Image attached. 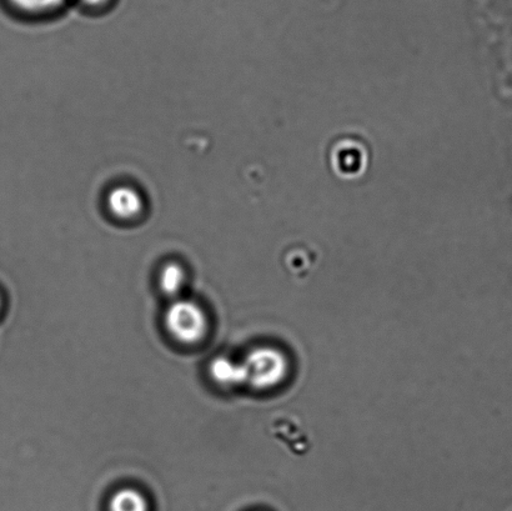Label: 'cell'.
Segmentation results:
<instances>
[{
  "mask_svg": "<svg viewBox=\"0 0 512 511\" xmlns=\"http://www.w3.org/2000/svg\"><path fill=\"white\" fill-rule=\"evenodd\" d=\"M164 322L169 334L183 344L198 343L208 332L207 315L192 300L180 299L170 305Z\"/></svg>",
  "mask_w": 512,
  "mask_h": 511,
  "instance_id": "6da1fadb",
  "label": "cell"
},
{
  "mask_svg": "<svg viewBox=\"0 0 512 511\" xmlns=\"http://www.w3.org/2000/svg\"><path fill=\"white\" fill-rule=\"evenodd\" d=\"M247 383L256 388H268L283 377V358L271 349H255L243 363Z\"/></svg>",
  "mask_w": 512,
  "mask_h": 511,
  "instance_id": "7a4b0ae2",
  "label": "cell"
},
{
  "mask_svg": "<svg viewBox=\"0 0 512 511\" xmlns=\"http://www.w3.org/2000/svg\"><path fill=\"white\" fill-rule=\"evenodd\" d=\"M107 207L114 218L129 222L142 215L144 199L137 189L129 185H119L110 190L107 197Z\"/></svg>",
  "mask_w": 512,
  "mask_h": 511,
  "instance_id": "3957f363",
  "label": "cell"
},
{
  "mask_svg": "<svg viewBox=\"0 0 512 511\" xmlns=\"http://www.w3.org/2000/svg\"><path fill=\"white\" fill-rule=\"evenodd\" d=\"M210 375L215 383L222 387H237L247 383L243 363L234 362L227 357L215 358L210 364Z\"/></svg>",
  "mask_w": 512,
  "mask_h": 511,
  "instance_id": "277c9868",
  "label": "cell"
},
{
  "mask_svg": "<svg viewBox=\"0 0 512 511\" xmlns=\"http://www.w3.org/2000/svg\"><path fill=\"white\" fill-rule=\"evenodd\" d=\"M187 274L182 265L172 262L165 264L159 274V285L168 297H175L184 288Z\"/></svg>",
  "mask_w": 512,
  "mask_h": 511,
  "instance_id": "5b68a950",
  "label": "cell"
},
{
  "mask_svg": "<svg viewBox=\"0 0 512 511\" xmlns=\"http://www.w3.org/2000/svg\"><path fill=\"white\" fill-rule=\"evenodd\" d=\"M110 511H148V502L138 490L124 488L118 490L110 500Z\"/></svg>",
  "mask_w": 512,
  "mask_h": 511,
  "instance_id": "8992f818",
  "label": "cell"
},
{
  "mask_svg": "<svg viewBox=\"0 0 512 511\" xmlns=\"http://www.w3.org/2000/svg\"><path fill=\"white\" fill-rule=\"evenodd\" d=\"M20 12L30 15H45L57 12L67 0H9Z\"/></svg>",
  "mask_w": 512,
  "mask_h": 511,
  "instance_id": "52a82bcc",
  "label": "cell"
},
{
  "mask_svg": "<svg viewBox=\"0 0 512 511\" xmlns=\"http://www.w3.org/2000/svg\"><path fill=\"white\" fill-rule=\"evenodd\" d=\"M80 2L87 5L89 8H103L110 0H80Z\"/></svg>",
  "mask_w": 512,
  "mask_h": 511,
  "instance_id": "ba28073f",
  "label": "cell"
}]
</instances>
